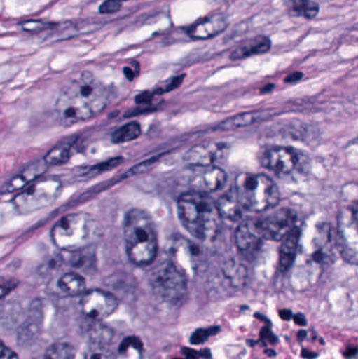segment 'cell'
I'll list each match as a JSON object with an SVG mask.
<instances>
[{"mask_svg":"<svg viewBox=\"0 0 358 359\" xmlns=\"http://www.w3.org/2000/svg\"><path fill=\"white\" fill-rule=\"evenodd\" d=\"M106 86L88 72L67 84L56 101V113L65 126L86 121L109 104Z\"/></svg>","mask_w":358,"mask_h":359,"instance_id":"6da1fadb","label":"cell"},{"mask_svg":"<svg viewBox=\"0 0 358 359\" xmlns=\"http://www.w3.org/2000/svg\"><path fill=\"white\" fill-rule=\"evenodd\" d=\"M179 219L191 236L200 241L216 238L220 227V213L216 203L208 194L185 192L178 198Z\"/></svg>","mask_w":358,"mask_h":359,"instance_id":"7a4b0ae2","label":"cell"},{"mask_svg":"<svg viewBox=\"0 0 358 359\" xmlns=\"http://www.w3.org/2000/svg\"><path fill=\"white\" fill-rule=\"evenodd\" d=\"M124 240L128 259L137 266L153 263L158 255V233L146 211L132 209L124 219Z\"/></svg>","mask_w":358,"mask_h":359,"instance_id":"3957f363","label":"cell"},{"mask_svg":"<svg viewBox=\"0 0 358 359\" xmlns=\"http://www.w3.org/2000/svg\"><path fill=\"white\" fill-rule=\"evenodd\" d=\"M98 222L86 212L69 213L61 217L50 236L53 243L61 250L77 252L92 246L99 238Z\"/></svg>","mask_w":358,"mask_h":359,"instance_id":"277c9868","label":"cell"},{"mask_svg":"<svg viewBox=\"0 0 358 359\" xmlns=\"http://www.w3.org/2000/svg\"><path fill=\"white\" fill-rule=\"evenodd\" d=\"M235 194L243 209L264 212L277 206L280 191L277 184L262 174H242L235 180Z\"/></svg>","mask_w":358,"mask_h":359,"instance_id":"5b68a950","label":"cell"},{"mask_svg":"<svg viewBox=\"0 0 358 359\" xmlns=\"http://www.w3.org/2000/svg\"><path fill=\"white\" fill-rule=\"evenodd\" d=\"M149 282L156 297L166 303L176 305L186 297V274L170 259L153 268Z\"/></svg>","mask_w":358,"mask_h":359,"instance_id":"8992f818","label":"cell"},{"mask_svg":"<svg viewBox=\"0 0 358 359\" xmlns=\"http://www.w3.org/2000/svg\"><path fill=\"white\" fill-rule=\"evenodd\" d=\"M62 184L57 178H40L21 190L13 205L17 212L29 215L52 205L60 196Z\"/></svg>","mask_w":358,"mask_h":359,"instance_id":"52a82bcc","label":"cell"},{"mask_svg":"<svg viewBox=\"0 0 358 359\" xmlns=\"http://www.w3.org/2000/svg\"><path fill=\"white\" fill-rule=\"evenodd\" d=\"M336 244L342 257L358 265V201L347 205L338 215Z\"/></svg>","mask_w":358,"mask_h":359,"instance_id":"ba28073f","label":"cell"},{"mask_svg":"<svg viewBox=\"0 0 358 359\" xmlns=\"http://www.w3.org/2000/svg\"><path fill=\"white\" fill-rule=\"evenodd\" d=\"M118 305L119 303L115 295L99 289L83 293L80 299L82 313L94 322H100L103 318L113 314Z\"/></svg>","mask_w":358,"mask_h":359,"instance_id":"9c48e42d","label":"cell"},{"mask_svg":"<svg viewBox=\"0 0 358 359\" xmlns=\"http://www.w3.org/2000/svg\"><path fill=\"white\" fill-rule=\"evenodd\" d=\"M264 240L282 241L294 227L296 217L289 209H280L256 219Z\"/></svg>","mask_w":358,"mask_h":359,"instance_id":"30bf717a","label":"cell"},{"mask_svg":"<svg viewBox=\"0 0 358 359\" xmlns=\"http://www.w3.org/2000/svg\"><path fill=\"white\" fill-rule=\"evenodd\" d=\"M261 163L266 170L281 176H288L298 170L301 157L296 149L290 147H269L261 156Z\"/></svg>","mask_w":358,"mask_h":359,"instance_id":"8fae6325","label":"cell"},{"mask_svg":"<svg viewBox=\"0 0 358 359\" xmlns=\"http://www.w3.org/2000/svg\"><path fill=\"white\" fill-rule=\"evenodd\" d=\"M227 175L216 165L195 166L189 175L188 184L193 191L209 194L218 191L226 183Z\"/></svg>","mask_w":358,"mask_h":359,"instance_id":"7c38bea8","label":"cell"},{"mask_svg":"<svg viewBox=\"0 0 358 359\" xmlns=\"http://www.w3.org/2000/svg\"><path fill=\"white\" fill-rule=\"evenodd\" d=\"M170 259L188 276L197 271L201 259V250L195 243L186 238H176L170 247Z\"/></svg>","mask_w":358,"mask_h":359,"instance_id":"4fadbf2b","label":"cell"},{"mask_svg":"<svg viewBox=\"0 0 358 359\" xmlns=\"http://www.w3.org/2000/svg\"><path fill=\"white\" fill-rule=\"evenodd\" d=\"M235 246L242 255L245 257L256 255L264 241L256 219L242 222L235 230Z\"/></svg>","mask_w":358,"mask_h":359,"instance_id":"5bb4252c","label":"cell"},{"mask_svg":"<svg viewBox=\"0 0 358 359\" xmlns=\"http://www.w3.org/2000/svg\"><path fill=\"white\" fill-rule=\"evenodd\" d=\"M227 145L223 143H204L195 145L186 151L184 156L185 162L189 165L209 166L214 165L226 155Z\"/></svg>","mask_w":358,"mask_h":359,"instance_id":"9a60e30c","label":"cell"},{"mask_svg":"<svg viewBox=\"0 0 358 359\" xmlns=\"http://www.w3.org/2000/svg\"><path fill=\"white\" fill-rule=\"evenodd\" d=\"M48 164L44 161V159L29 164L25 170H21L19 174L8 180L2 186V194H13V192L18 191V190H23V188L27 187L33 182L40 179V177L48 170Z\"/></svg>","mask_w":358,"mask_h":359,"instance_id":"2e32d148","label":"cell"},{"mask_svg":"<svg viewBox=\"0 0 358 359\" xmlns=\"http://www.w3.org/2000/svg\"><path fill=\"white\" fill-rule=\"evenodd\" d=\"M228 27V19L224 15L216 14L203 19L189 27L187 34L191 39L205 40L216 37Z\"/></svg>","mask_w":358,"mask_h":359,"instance_id":"e0dca14e","label":"cell"},{"mask_svg":"<svg viewBox=\"0 0 358 359\" xmlns=\"http://www.w3.org/2000/svg\"><path fill=\"white\" fill-rule=\"evenodd\" d=\"M301 240V229L296 226L282 240L280 248L279 266L281 271L286 272L296 262Z\"/></svg>","mask_w":358,"mask_h":359,"instance_id":"ac0fdd59","label":"cell"},{"mask_svg":"<svg viewBox=\"0 0 358 359\" xmlns=\"http://www.w3.org/2000/svg\"><path fill=\"white\" fill-rule=\"evenodd\" d=\"M273 46L271 39L267 36L259 35L256 37L246 40L243 43L240 44L231 53L230 58L233 60H242V59L249 58L256 55L266 54L270 50Z\"/></svg>","mask_w":358,"mask_h":359,"instance_id":"d6986e66","label":"cell"},{"mask_svg":"<svg viewBox=\"0 0 358 359\" xmlns=\"http://www.w3.org/2000/svg\"><path fill=\"white\" fill-rule=\"evenodd\" d=\"M270 114L271 111H269L240 114V115L233 116V117L223 121L219 126V128L222 130H237V128H246V126H252L256 122L267 119Z\"/></svg>","mask_w":358,"mask_h":359,"instance_id":"ffe728a7","label":"cell"},{"mask_svg":"<svg viewBox=\"0 0 358 359\" xmlns=\"http://www.w3.org/2000/svg\"><path fill=\"white\" fill-rule=\"evenodd\" d=\"M219 213L221 217L227 221L237 222L242 217V205L237 200L235 192L223 194L216 202Z\"/></svg>","mask_w":358,"mask_h":359,"instance_id":"44dd1931","label":"cell"},{"mask_svg":"<svg viewBox=\"0 0 358 359\" xmlns=\"http://www.w3.org/2000/svg\"><path fill=\"white\" fill-rule=\"evenodd\" d=\"M286 8L292 17H303V18H317L321 12V6L315 0H287Z\"/></svg>","mask_w":358,"mask_h":359,"instance_id":"7402d4cb","label":"cell"},{"mask_svg":"<svg viewBox=\"0 0 358 359\" xmlns=\"http://www.w3.org/2000/svg\"><path fill=\"white\" fill-rule=\"evenodd\" d=\"M58 287L65 294L77 297L85 293V280L77 272H67L59 278Z\"/></svg>","mask_w":358,"mask_h":359,"instance_id":"603a6c76","label":"cell"},{"mask_svg":"<svg viewBox=\"0 0 358 359\" xmlns=\"http://www.w3.org/2000/svg\"><path fill=\"white\" fill-rule=\"evenodd\" d=\"M40 305H33L31 310V314L25 320L21 326L20 332H19V341L21 344L29 343L38 337L39 333V323L41 318V311H40Z\"/></svg>","mask_w":358,"mask_h":359,"instance_id":"cb8c5ba5","label":"cell"},{"mask_svg":"<svg viewBox=\"0 0 358 359\" xmlns=\"http://www.w3.org/2000/svg\"><path fill=\"white\" fill-rule=\"evenodd\" d=\"M142 134L140 124L138 122H130L124 124L121 128H118L113 134V142L116 144H122V143L130 142L136 140Z\"/></svg>","mask_w":358,"mask_h":359,"instance_id":"d4e9b609","label":"cell"},{"mask_svg":"<svg viewBox=\"0 0 358 359\" xmlns=\"http://www.w3.org/2000/svg\"><path fill=\"white\" fill-rule=\"evenodd\" d=\"M88 337L92 344L95 345H104L111 343L113 337V332L111 328L101 324L100 322H94L90 325L88 331Z\"/></svg>","mask_w":358,"mask_h":359,"instance_id":"484cf974","label":"cell"},{"mask_svg":"<svg viewBox=\"0 0 358 359\" xmlns=\"http://www.w3.org/2000/svg\"><path fill=\"white\" fill-rule=\"evenodd\" d=\"M71 157V145L69 143H63V144L57 145L56 147L50 149L44 157V161L48 165H61V164L67 163Z\"/></svg>","mask_w":358,"mask_h":359,"instance_id":"4316f807","label":"cell"},{"mask_svg":"<svg viewBox=\"0 0 358 359\" xmlns=\"http://www.w3.org/2000/svg\"><path fill=\"white\" fill-rule=\"evenodd\" d=\"M75 348L65 343H56L50 346L43 356V359H75Z\"/></svg>","mask_w":358,"mask_h":359,"instance_id":"83f0119b","label":"cell"},{"mask_svg":"<svg viewBox=\"0 0 358 359\" xmlns=\"http://www.w3.org/2000/svg\"><path fill=\"white\" fill-rule=\"evenodd\" d=\"M84 359H116L113 352L104 345L92 344L86 351Z\"/></svg>","mask_w":358,"mask_h":359,"instance_id":"f1b7e54d","label":"cell"},{"mask_svg":"<svg viewBox=\"0 0 358 359\" xmlns=\"http://www.w3.org/2000/svg\"><path fill=\"white\" fill-rule=\"evenodd\" d=\"M219 330H220V329L216 328V327L208 329H199V330L195 331V332L191 335V344H193V345H200V344L207 341L212 335L216 334Z\"/></svg>","mask_w":358,"mask_h":359,"instance_id":"f546056e","label":"cell"},{"mask_svg":"<svg viewBox=\"0 0 358 359\" xmlns=\"http://www.w3.org/2000/svg\"><path fill=\"white\" fill-rule=\"evenodd\" d=\"M50 27H52V23L44 22L41 20H29L21 23L23 31L29 32V33H38V32L50 29Z\"/></svg>","mask_w":358,"mask_h":359,"instance_id":"4dcf8cb0","label":"cell"},{"mask_svg":"<svg viewBox=\"0 0 358 359\" xmlns=\"http://www.w3.org/2000/svg\"><path fill=\"white\" fill-rule=\"evenodd\" d=\"M121 6L122 0H104L99 8V12L101 14H113V13L118 12Z\"/></svg>","mask_w":358,"mask_h":359,"instance_id":"1f68e13d","label":"cell"},{"mask_svg":"<svg viewBox=\"0 0 358 359\" xmlns=\"http://www.w3.org/2000/svg\"><path fill=\"white\" fill-rule=\"evenodd\" d=\"M135 348L137 350L142 349V344L139 341L136 337H128L125 341L122 343L121 347H120V352L121 353H124V352L128 351L130 348Z\"/></svg>","mask_w":358,"mask_h":359,"instance_id":"d6a6232c","label":"cell"},{"mask_svg":"<svg viewBox=\"0 0 358 359\" xmlns=\"http://www.w3.org/2000/svg\"><path fill=\"white\" fill-rule=\"evenodd\" d=\"M139 71H140V67H139L138 62H132V65L124 67L123 69L124 75H125V77L128 78V80H130V81L138 76Z\"/></svg>","mask_w":358,"mask_h":359,"instance_id":"836d02e7","label":"cell"},{"mask_svg":"<svg viewBox=\"0 0 358 359\" xmlns=\"http://www.w3.org/2000/svg\"><path fill=\"white\" fill-rule=\"evenodd\" d=\"M1 359H20L16 353L10 348L6 347L4 343L1 344Z\"/></svg>","mask_w":358,"mask_h":359,"instance_id":"e575fe53","label":"cell"},{"mask_svg":"<svg viewBox=\"0 0 358 359\" xmlns=\"http://www.w3.org/2000/svg\"><path fill=\"white\" fill-rule=\"evenodd\" d=\"M17 283L14 282V280H8L6 283V280H2V286H1V292L2 297H6L11 290L16 287Z\"/></svg>","mask_w":358,"mask_h":359,"instance_id":"d590c367","label":"cell"},{"mask_svg":"<svg viewBox=\"0 0 358 359\" xmlns=\"http://www.w3.org/2000/svg\"><path fill=\"white\" fill-rule=\"evenodd\" d=\"M303 76H304V74L302 72H294V73L290 74V75L285 78V82H287V83H294V82L300 81Z\"/></svg>","mask_w":358,"mask_h":359,"instance_id":"8d00e7d4","label":"cell"},{"mask_svg":"<svg viewBox=\"0 0 358 359\" xmlns=\"http://www.w3.org/2000/svg\"><path fill=\"white\" fill-rule=\"evenodd\" d=\"M294 322L300 325V326H305V325H306V318H305L303 314H296V316H294Z\"/></svg>","mask_w":358,"mask_h":359,"instance_id":"74e56055","label":"cell"},{"mask_svg":"<svg viewBox=\"0 0 358 359\" xmlns=\"http://www.w3.org/2000/svg\"><path fill=\"white\" fill-rule=\"evenodd\" d=\"M263 331H264L265 332V337L264 335H263V339H266V341H268L269 339V341H270V343H273V341H277V339H275V335H273V333L270 332V331L267 330V329H264V330Z\"/></svg>","mask_w":358,"mask_h":359,"instance_id":"f35d334b","label":"cell"},{"mask_svg":"<svg viewBox=\"0 0 358 359\" xmlns=\"http://www.w3.org/2000/svg\"><path fill=\"white\" fill-rule=\"evenodd\" d=\"M280 316H281L283 320H290V318H291V312H290L289 310H282V311L280 312Z\"/></svg>","mask_w":358,"mask_h":359,"instance_id":"ab89813d","label":"cell"},{"mask_svg":"<svg viewBox=\"0 0 358 359\" xmlns=\"http://www.w3.org/2000/svg\"><path fill=\"white\" fill-rule=\"evenodd\" d=\"M187 352H185V355H186V359H195L197 358L198 353L195 351H191V350L186 349Z\"/></svg>","mask_w":358,"mask_h":359,"instance_id":"60d3db41","label":"cell"},{"mask_svg":"<svg viewBox=\"0 0 358 359\" xmlns=\"http://www.w3.org/2000/svg\"><path fill=\"white\" fill-rule=\"evenodd\" d=\"M273 88H275V84H268V86H264V88H262V90H261V92H262V93L270 92V90H273Z\"/></svg>","mask_w":358,"mask_h":359,"instance_id":"b9f144b4","label":"cell"},{"mask_svg":"<svg viewBox=\"0 0 358 359\" xmlns=\"http://www.w3.org/2000/svg\"><path fill=\"white\" fill-rule=\"evenodd\" d=\"M305 334H306V332H305V331H301V332L298 333V337H300V339H304Z\"/></svg>","mask_w":358,"mask_h":359,"instance_id":"7bdbcfd3","label":"cell"}]
</instances>
